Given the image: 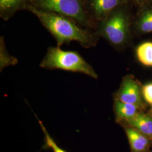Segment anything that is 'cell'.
Instances as JSON below:
<instances>
[{
    "label": "cell",
    "instance_id": "6da1fadb",
    "mask_svg": "<svg viewBox=\"0 0 152 152\" xmlns=\"http://www.w3.org/2000/svg\"><path fill=\"white\" fill-rule=\"evenodd\" d=\"M26 10L32 12L38 18L51 35L58 46L76 41L86 49L95 46L99 36L95 31L83 27L73 19L58 14L41 11L28 4Z\"/></svg>",
    "mask_w": 152,
    "mask_h": 152
},
{
    "label": "cell",
    "instance_id": "7a4b0ae2",
    "mask_svg": "<svg viewBox=\"0 0 152 152\" xmlns=\"http://www.w3.org/2000/svg\"><path fill=\"white\" fill-rule=\"evenodd\" d=\"M39 66L46 69H61L83 73L94 79L98 74L91 65L76 51H65L58 47H50Z\"/></svg>",
    "mask_w": 152,
    "mask_h": 152
},
{
    "label": "cell",
    "instance_id": "3957f363",
    "mask_svg": "<svg viewBox=\"0 0 152 152\" xmlns=\"http://www.w3.org/2000/svg\"><path fill=\"white\" fill-rule=\"evenodd\" d=\"M124 5L112 11L97 26L96 32L116 48H122L130 38V22Z\"/></svg>",
    "mask_w": 152,
    "mask_h": 152
},
{
    "label": "cell",
    "instance_id": "277c9868",
    "mask_svg": "<svg viewBox=\"0 0 152 152\" xmlns=\"http://www.w3.org/2000/svg\"><path fill=\"white\" fill-rule=\"evenodd\" d=\"M29 5L41 11L68 17L83 27L95 31L97 28L86 11L84 0H29Z\"/></svg>",
    "mask_w": 152,
    "mask_h": 152
},
{
    "label": "cell",
    "instance_id": "5b68a950",
    "mask_svg": "<svg viewBox=\"0 0 152 152\" xmlns=\"http://www.w3.org/2000/svg\"><path fill=\"white\" fill-rule=\"evenodd\" d=\"M126 0H84L88 15L97 26L117 7L125 5Z\"/></svg>",
    "mask_w": 152,
    "mask_h": 152
},
{
    "label": "cell",
    "instance_id": "8992f818",
    "mask_svg": "<svg viewBox=\"0 0 152 152\" xmlns=\"http://www.w3.org/2000/svg\"><path fill=\"white\" fill-rule=\"evenodd\" d=\"M142 92L137 82L130 76L125 77L115 98L122 102L136 105L140 109L144 107Z\"/></svg>",
    "mask_w": 152,
    "mask_h": 152
},
{
    "label": "cell",
    "instance_id": "52a82bcc",
    "mask_svg": "<svg viewBox=\"0 0 152 152\" xmlns=\"http://www.w3.org/2000/svg\"><path fill=\"white\" fill-rule=\"evenodd\" d=\"M125 130L132 152H147L150 145L148 137L129 126Z\"/></svg>",
    "mask_w": 152,
    "mask_h": 152
},
{
    "label": "cell",
    "instance_id": "ba28073f",
    "mask_svg": "<svg viewBox=\"0 0 152 152\" xmlns=\"http://www.w3.org/2000/svg\"><path fill=\"white\" fill-rule=\"evenodd\" d=\"M29 0H0V16L8 21L18 11L26 10Z\"/></svg>",
    "mask_w": 152,
    "mask_h": 152
},
{
    "label": "cell",
    "instance_id": "9c48e42d",
    "mask_svg": "<svg viewBox=\"0 0 152 152\" xmlns=\"http://www.w3.org/2000/svg\"><path fill=\"white\" fill-rule=\"evenodd\" d=\"M140 109L136 105L122 102L114 99V111L115 120L119 122H126L134 118Z\"/></svg>",
    "mask_w": 152,
    "mask_h": 152
},
{
    "label": "cell",
    "instance_id": "30bf717a",
    "mask_svg": "<svg viewBox=\"0 0 152 152\" xmlns=\"http://www.w3.org/2000/svg\"><path fill=\"white\" fill-rule=\"evenodd\" d=\"M126 123L129 127L139 131L145 136L152 137V117L151 115L139 112Z\"/></svg>",
    "mask_w": 152,
    "mask_h": 152
},
{
    "label": "cell",
    "instance_id": "8fae6325",
    "mask_svg": "<svg viewBox=\"0 0 152 152\" xmlns=\"http://www.w3.org/2000/svg\"><path fill=\"white\" fill-rule=\"evenodd\" d=\"M139 61L143 65L152 66V42H146L140 45L136 50Z\"/></svg>",
    "mask_w": 152,
    "mask_h": 152
},
{
    "label": "cell",
    "instance_id": "7c38bea8",
    "mask_svg": "<svg viewBox=\"0 0 152 152\" xmlns=\"http://www.w3.org/2000/svg\"><path fill=\"white\" fill-rule=\"evenodd\" d=\"M137 29L143 33L152 32V10L144 12L136 23Z\"/></svg>",
    "mask_w": 152,
    "mask_h": 152
},
{
    "label": "cell",
    "instance_id": "4fadbf2b",
    "mask_svg": "<svg viewBox=\"0 0 152 152\" xmlns=\"http://www.w3.org/2000/svg\"><path fill=\"white\" fill-rule=\"evenodd\" d=\"M36 117L37 118L38 123L39 124L41 129L45 134V140H44L45 143L43 146V149L50 148L54 152H67L57 145V144L54 140V139L49 135V132H48V131L46 130V129L44 126L43 123L38 119L36 115Z\"/></svg>",
    "mask_w": 152,
    "mask_h": 152
},
{
    "label": "cell",
    "instance_id": "5bb4252c",
    "mask_svg": "<svg viewBox=\"0 0 152 152\" xmlns=\"http://www.w3.org/2000/svg\"><path fill=\"white\" fill-rule=\"evenodd\" d=\"M141 92L147 103L152 105V82L144 85L141 88Z\"/></svg>",
    "mask_w": 152,
    "mask_h": 152
},
{
    "label": "cell",
    "instance_id": "9a60e30c",
    "mask_svg": "<svg viewBox=\"0 0 152 152\" xmlns=\"http://www.w3.org/2000/svg\"><path fill=\"white\" fill-rule=\"evenodd\" d=\"M135 1H143V0H135Z\"/></svg>",
    "mask_w": 152,
    "mask_h": 152
}]
</instances>
